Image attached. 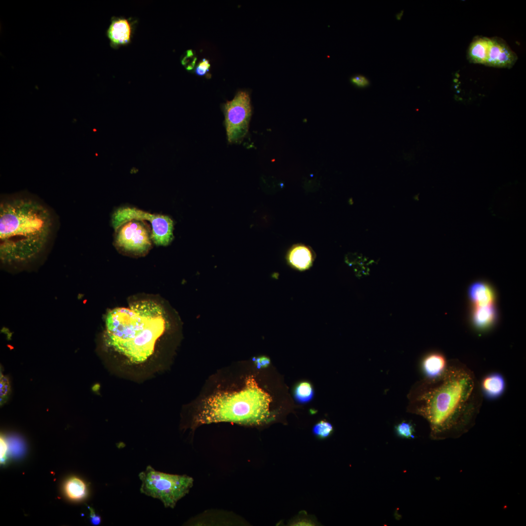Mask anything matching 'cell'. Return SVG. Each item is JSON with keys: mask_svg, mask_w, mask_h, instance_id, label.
Returning <instances> with one entry per match:
<instances>
[{"mask_svg": "<svg viewBox=\"0 0 526 526\" xmlns=\"http://www.w3.org/2000/svg\"><path fill=\"white\" fill-rule=\"evenodd\" d=\"M483 398L474 372L453 359L448 360L440 376L414 384L409 394L408 410L428 421L433 438H455L474 426Z\"/></svg>", "mask_w": 526, "mask_h": 526, "instance_id": "obj_1", "label": "cell"}, {"mask_svg": "<svg viewBox=\"0 0 526 526\" xmlns=\"http://www.w3.org/2000/svg\"><path fill=\"white\" fill-rule=\"evenodd\" d=\"M272 398L253 375L232 374L203 394L195 408L192 426L219 422L260 425L273 419Z\"/></svg>", "mask_w": 526, "mask_h": 526, "instance_id": "obj_2", "label": "cell"}, {"mask_svg": "<svg viewBox=\"0 0 526 526\" xmlns=\"http://www.w3.org/2000/svg\"><path fill=\"white\" fill-rule=\"evenodd\" d=\"M48 209L27 198H14L0 205V258L3 263H21L44 248L52 229Z\"/></svg>", "mask_w": 526, "mask_h": 526, "instance_id": "obj_3", "label": "cell"}, {"mask_svg": "<svg viewBox=\"0 0 526 526\" xmlns=\"http://www.w3.org/2000/svg\"><path fill=\"white\" fill-rule=\"evenodd\" d=\"M167 327L162 307L153 301H141L108 313L105 340L132 363H141L152 355L157 340Z\"/></svg>", "mask_w": 526, "mask_h": 526, "instance_id": "obj_4", "label": "cell"}, {"mask_svg": "<svg viewBox=\"0 0 526 526\" xmlns=\"http://www.w3.org/2000/svg\"><path fill=\"white\" fill-rule=\"evenodd\" d=\"M139 477L142 493L159 499L165 507L171 508L188 493L193 484L190 476L160 472L151 466L140 472Z\"/></svg>", "mask_w": 526, "mask_h": 526, "instance_id": "obj_5", "label": "cell"}, {"mask_svg": "<svg viewBox=\"0 0 526 526\" xmlns=\"http://www.w3.org/2000/svg\"><path fill=\"white\" fill-rule=\"evenodd\" d=\"M227 138L229 143L241 142L247 134L252 113L250 98L245 91H238L223 106Z\"/></svg>", "mask_w": 526, "mask_h": 526, "instance_id": "obj_6", "label": "cell"}, {"mask_svg": "<svg viewBox=\"0 0 526 526\" xmlns=\"http://www.w3.org/2000/svg\"><path fill=\"white\" fill-rule=\"evenodd\" d=\"M517 60L516 54L501 38H490L488 59L485 65L510 68Z\"/></svg>", "mask_w": 526, "mask_h": 526, "instance_id": "obj_7", "label": "cell"}, {"mask_svg": "<svg viewBox=\"0 0 526 526\" xmlns=\"http://www.w3.org/2000/svg\"><path fill=\"white\" fill-rule=\"evenodd\" d=\"M473 306H484L494 304L495 295L493 288L484 281L472 283L468 291Z\"/></svg>", "mask_w": 526, "mask_h": 526, "instance_id": "obj_8", "label": "cell"}, {"mask_svg": "<svg viewBox=\"0 0 526 526\" xmlns=\"http://www.w3.org/2000/svg\"><path fill=\"white\" fill-rule=\"evenodd\" d=\"M483 396L488 399L500 397L505 392L506 384L503 376L498 373L485 376L479 382Z\"/></svg>", "mask_w": 526, "mask_h": 526, "instance_id": "obj_9", "label": "cell"}, {"mask_svg": "<svg viewBox=\"0 0 526 526\" xmlns=\"http://www.w3.org/2000/svg\"><path fill=\"white\" fill-rule=\"evenodd\" d=\"M106 35L112 46L127 44L130 41L131 25L126 19L112 18Z\"/></svg>", "mask_w": 526, "mask_h": 526, "instance_id": "obj_10", "label": "cell"}, {"mask_svg": "<svg viewBox=\"0 0 526 526\" xmlns=\"http://www.w3.org/2000/svg\"><path fill=\"white\" fill-rule=\"evenodd\" d=\"M448 360L441 353L432 352L427 354L421 361V368L425 378H434L440 376L445 371Z\"/></svg>", "mask_w": 526, "mask_h": 526, "instance_id": "obj_11", "label": "cell"}, {"mask_svg": "<svg viewBox=\"0 0 526 526\" xmlns=\"http://www.w3.org/2000/svg\"><path fill=\"white\" fill-rule=\"evenodd\" d=\"M497 312L494 304L484 306H473L471 320L478 331H484L491 327L496 322Z\"/></svg>", "mask_w": 526, "mask_h": 526, "instance_id": "obj_12", "label": "cell"}, {"mask_svg": "<svg viewBox=\"0 0 526 526\" xmlns=\"http://www.w3.org/2000/svg\"><path fill=\"white\" fill-rule=\"evenodd\" d=\"M287 260L294 268L303 271L309 269L313 263L314 255L308 246L303 244L293 246L289 250Z\"/></svg>", "mask_w": 526, "mask_h": 526, "instance_id": "obj_13", "label": "cell"}, {"mask_svg": "<svg viewBox=\"0 0 526 526\" xmlns=\"http://www.w3.org/2000/svg\"><path fill=\"white\" fill-rule=\"evenodd\" d=\"M490 45V38L485 37L475 38L470 43L468 52L470 61L474 63L486 65Z\"/></svg>", "mask_w": 526, "mask_h": 526, "instance_id": "obj_14", "label": "cell"}, {"mask_svg": "<svg viewBox=\"0 0 526 526\" xmlns=\"http://www.w3.org/2000/svg\"><path fill=\"white\" fill-rule=\"evenodd\" d=\"M64 491L70 499L79 501L87 495V487L81 479L75 477L69 478L65 483Z\"/></svg>", "mask_w": 526, "mask_h": 526, "instance_id": "obj_15", "label": "cell"}, {"mask_svg": "<svg viewBox=\"0 0 526 526\" xmlns=\"http://www.w3.org/2000/svg\"><path fill=\"white\" fill-rule=\"evenodd\" d=\"M313 395V387L308 382H301L295 388V397L300 403H304L309 402L312 399Z\"/></svg>", "mask_w": 526, "mask_h": 526, "instance_id": "obj_16", "label": "cell"}, {"mask_svg": "<svg viewBox=\"0 0 526 526\" xmlns=\"http://www.w3.org/2000/svg\"><path fill=\"white\" fill-rule=\"evenodd\" d=\"M333 431L332 424L328 421L321 420L316 423L313 427L312 432L319 438H325L329 436Z\"/></svg>", "mask_w": 526, "mask_h": 526, "instance_id": "obj_17", "label": "cell"}, {"mask_svg": "<svg viewBox=\"0 0 526 526\" xmlns=\"http://www.w3.org/2000/svg\"><path fill=\"white\" fill-rule=\"evenodd\" d=\"M396 434L405 438H414V428L412 424L406 421H402L395 427Z\"/></svg>", "mask_w": 526, "mask_h": 526, "instance_id": "obj_18", "label": "cell"}, {"mask_svg": "<svg viewBox=\"0 0 526 526\" xmlns=\"http://www.w3.org/2000/svg\"><path fill=\"white\" fill-rule=\"evenodd\" d=\"M11 394V386L8 378L1 372L0 375V402L1 406L8 399Z\"/></svg>", "mask_w": 526, "mask_h": 526, "instance_id": "obj_19", "label": "cell"}, {"mask_svg": "<svg viewBox=\"0 0 526 526\" xmlns=\"http://www.w3.org/2000/svg\"><path fill=\"white\" fill-rule=\"evenodd\" d=\"M350 81L352 84L359 88H366L370 84V80L366 76L361 75L352 76Z\"/></svg>", "mask_w": 526, "mask_h": 526, "instance_id": "obj_20", "label": "cell"}, {"mask_svg": "<svg viewBox=\"0 0 526 526\" xmlns=\"http://www.w3.org/2000/svg\"><path fill=\"white\" fill-rule=\"evenodd\" d=\"M210 64L209 60L206 58H203L196 66L195 73L196 75L200 76L205 75L209 71Z\"/></svg>", "mask_w": 526, "mask_h": 526, "instance_id": "obj_21", "label": "cell"}, {"mask_svg": "<svg viewBox=\"0 0 526 526\" xmlns=\"http://www.w3.org/2000/svg\"><path fill=\"white\" fill-rule=\"evenodd\" d=\"M196 58L194 56V54L191 50L188 51L186 56L182 60V63L186 66V68L188 70H191L193 69Z\"/></svg>", "mask_w": 526, "mask_h": 526, "instance_id": "obj_22", "label": "cell"}, {"mask_svg": "<svg viewBox=\"0 0 526 526\" xmlns=\"http://www.w3.org/2000/svg\"><path fill=\"white\" fill-rule=\"evenodd\" d=\"M252 360L257 369H262L267 367L270 363V359L265 356H260L253 357Z\"/></svg>", "mask_w": 526, "mask_h": 526, "instance_id": "obj_23", "label": "cell"}, {"mask_svg": "<svg viewBox=\"0 0 526 526\" xmlns=\"http://www.w3.org/2000/svg\"><path fill=\"white\" fill-rule=\"evenodd\" d=\"M8 450V445L6 440L2 436L0 438V458L1 463H3L6 460V454Z\"/></svg>", "mask_w": 526, "mask_h": 526, "instance_id": "obj_24", "label": "cell"}, {"mask_svg": "<svg viewBox=\"0 0 526 526\" xmlns=\"http://www.w3.org/2000/svg\"><path fill=\"white\" fill-rule=\"evenodd\" d=\"M88 507L90 512V517L92 524L93 525H98L100 524L101 523L100 517L95 513L93 508L89 507Z\"/></svg>", "mask_w": 526, "mask_h": 526, "instance_id": "obj_25", "label": "cell"}, {"mask_svg": "<svg viewBox=\"0 0 526 526\" xmlns=\"http://www.w3.org/2000/svg\"><path fill=\"white\" fill-rule=\"evenodd\" d=\"M403 10L401 11L400 13H397L396 15V18L397 19L400 20L401 19V17L403 16Z\"/></svg>", "mask_w": 526, "mask_h": 526, "instance_id": "obj_26", "label": "cell"}]
</instances>
